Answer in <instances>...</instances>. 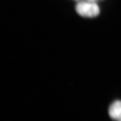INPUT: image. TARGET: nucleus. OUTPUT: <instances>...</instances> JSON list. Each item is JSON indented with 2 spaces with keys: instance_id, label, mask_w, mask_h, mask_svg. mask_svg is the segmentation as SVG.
Here are the masks:
<instances>
[{
  "instance_id": "f257e3e1",
  "label": "nucleus",
  "mask_w": 121,
  "mask_h": 121,
  "mask_svg": "<svg viewBox=\"0 0 121 121\" xmlns=\"http://www.w3.org/2000/svg\"><path fill=\"white\" fill-rule=\"evenodd\" d=\"M76 11L82 17L93 18L99 14L100 9L96 2L86 0L78 3L76 6Z\"/></svg>"
},
{
  "instance_id": "f03ea898",
  "label": "nucleus",
  "mask_w": 121,
  "mask_h": 121,
  "mask_svg": "<svg viewBox=\"0 0 121 121\" xmlns=\"http://www.w3.org/2000/svg\"><path fill=\"white\" fill-rule=\"evenodd\" d=\"M108 112L112 118L121 121V101L117 100L113 102L109 107Z\"/></svg>"
},
{
  "instance_id": "7ed1b4c3",
  "label": "nucleus",
  "mask_w": 121,
  "mask_h": 121,
  "mask_svg": "<svg viewBox=\"0 0 121 121\" xmlns=\"http://www.w3.org/2000/svg\"><path fill=\"white\" fill-rule=\"evenodd\" d=\"M89 1H93V2H97V1H100V0H89Z\"/></svg>"
}]
</instances>
